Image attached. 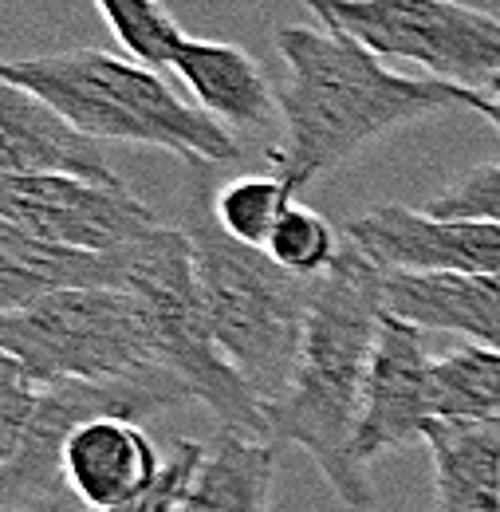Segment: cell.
<instances>
[{"mask_svg": "<svg viewBox=\"0 0 500 512\" xmlns=\"http://www.w3.org/2000/svg\"><path fill=\"white\" fill-rule=\"evenodd\" d=\"M40 406V383L8 355H0V465L16 453Z\"/></svg>", "mask_w": 500, "mask_h": 512, "instance_id": "23", "label": "cell"}, {"mask_svg": "<svg viewBox=\"0 0 500 512\" xmlns=\"http://www.w3.org/2000/svg\"><path fill=\"white\" fill-rule=\"evenodd\" d=\"M323 28L375 56L430 71V79L481 91L500 75V20L457 0H304Z\"/></svg>", "mask_w": 500, "mask_h": 512, "instance_id": "7", "label": "cell"}, {"mask_svg": "<svg viewBox=\"0 0 500 512\" xmlns=\"http://www.w3.org/2000/svg\"><path fill=\"white\" fill-rule=\"evenodd\" d=\"M382 296L398 320L500 351V276L386 272Z\"/></svg>", "mask_w": 500, "mask_h": 512, "instance_id": "13", "label": "cell"}, {"mask_svg": "<svg viewBox=\"0 0 500 512\" xmlns=\"http://www.w3.org/2000/svg\"><path fill=\"white\" fill-rule=\"evenodd\" d=\"M347 241L386 272L500 276V221L434 217L410 205H375L347 225Z\"/></svg>", "mask_w": 500, "mask_h": 512, "instance_id": "10", "label": "cell"}, {"mask_svg": "<svg viewBox=\"0 0 500 512\" xmlns=\"http://www.w3.org/2000/svg\"><path fill=\"white\" fill-rule=\"evenodd\" d=\"M276 52L288 79L276 91L284 142L272 162L296 193L390 130L438 111H481L477 91L398 75L335 28H280Z\"/></svg>", "mask_w": 500, "mask_h": 512, "instance_id": "1", "label": "cell"}, {"mask_svg": "<svg viewBox=\"0 0 500 512\" xmlns=\"http://www.w3.org/2000/svg\"><path fill=\"white\" fill-rule=\"evenodd\" d=\"M0 225L87 253H119L162 229L154 209L126 186L32 174H0Z\"/></svg>", "mask_w": 500, "mask_h": 512, "instance_id": "8", "label": "cell"}, {"mask_svg": "<svg viewBox=\"0 0 500 512\" xmlns=\"http://www.w3.org/2000/svg\"><path fill=\"white\" fill-rule=\"evenodd\" d=\"M477 95H481V111H477V115H485V119L500 130V75L497 79H489Z\"/></svg>", "mask_w": 500, "mask_h": 512, "instance_id": "26", "label": "cell"}, {"mask_svg": "<svg viewBox=\"0 0 500 512\" xmlns=\"http://www.w3.org/2000/svg\"><path fill=\"white\" fill-rule=\"evenodd\" d=\"M201 461H205V446H197V442H178L174 453L166 457V473H162V481H158L146 497L130 501V505H123V509H107V512H174V505L186 497L189 481L197 477Z\"/></svg>", "mask_w": 500, "mask_h": 512, "instance_id": "24", "label": "cell"}, {"mask_svg": "<svg viewBox=\"0 0 500 512\" xmlns=\"http://www.w3.org/2000/svg\"><path fill=\"white\" fill-rule=\"evenodd\" d=\"M426 449L434 461V512H500V426L434 418Z\"/></svg>", "mask_w": 500, "mask_h": 512, "instance_id": "16", "label": "cell"}, {"mask_svg": "<svg viewBox=\"0 0 500 512\" xmlns=\"http://www.w3.org/2000/svg\"><path fill=\"white\" fill-rule=\"evenodd\" d=\"M0 355L16 359L40 386L119 383L162 367L146 304L119 288L52 292L0 320Z\"/></svg>", "mask_w": 500, "mask_h": 512, "instance_id": "6", "label": "cell"}, {"mask_svg": "<svg viewBox=\"0 0 500 512\" xmlns=\"http://www.w3.org/2000/svg\"><path fill=\"white\" fill-rule=\"evenodd\" d=\"M189 213L186 237L213 343L268 410L296 379L319 276H296L264 249L233 241L213 213Z\"/></svg>", "mask_w": 500, "mask_h": 512, "instance_id": "4", "label": "cell"}, {"mask_svg": "<svg viewBox=\"0 0 500 512\" xmlns=\"http://www.w3.org/2000/svg\"><path fill=\"white\" fill-rule=\"evenodd\" d=\"M434 363L430 331L398 316H382L367 402L355 434V461L371 473L382 453L426 442L434 414Z\"/></svg>", "mask_w": 500, "mask_h": 512, "instance_id": "9", "label": "cell"}, {"mask_svg": "<svg viewBox=\"0 0 500 512\" xmlns=\"http://www.w3.org/2000/svg\"><path fill=\"white\" fill-rule=\"evenodd\" d=\"M386 268L359 245L315 280L304 351L288 394L268 406L272 442L300 446L347 509H371V473L355 461V434L367 402L378 327L386 316Z\"/></svg>", "mask_w": 500, "mask_h": 512, "instance_id": "2", "label": "cell"}, {"mask_svg": "<svg viewBox=\"0 0 500 512\" xmlns=\"http://www.w3.org/2000/svg\"><path fill=\"white\" fill-rule=\"evenodd\" d=\"M339 253H343V245L335 241V229L327 225V217L300 205V201L284 213V221L276 225L272 245H268V256L280 268H288L296 276H308V280L323 276L339 260Z\"/></svg>", "mask_w": 500, "mask_h": 512, "instance_id": "21", "label": "cell"}, {"mask_svg": "<svg viewBox=\"0 0 500 512\" xmlns=\"http://www.w3.org/2000/svg\"><path fill=\"white\" fill-rule=\"evenodd\" d=\"M166 473L150 434L130 418H91L63 446V481L87 512L123 509Z\"/></svg>", "mask_w": 500, "mask_h": 512, "instance_id": "12", "label": "cell"}, {"mask_svg": "<svg viewBox=\"0 0 500 512\" xmlns=\"http://www.w3.org/2000/svg\"><path fill=\"white\" fill-rule=\"evenodd\" d=\"M426 213L465 217V221H500V158L465 170L457 182L430 197Z\"/></svg>", "mask_w": 500, "mask_h": 512, "instance_id": "22", "label": "cell"}, {"mask_svg": "<svg viewBox=\"0 0 500 512\" xmlns=\"http://www.w3.org/2000/svg\"><path fill=\"white\" fill-rule=\"evenodd\" d=\"M174 71L189 87L193 103L225 130H256L272 123V111L280 115L272 83L264 79L260 64L237 44L189 36Z\"/></svg>", "mask_w": 500, "mask_h": 512, "instance_id": "15", "label": "cell"}, {"mask_svg": "<svg viewBox=\"0 0 500 512\" xmlns=\"http://www.w3.org/2000/svg\"><path fill=\"white\" fill-rule=\"evenodd\" d=\"M276 457L280 442H249L221 430L174 512H272Z\"/></svg>", "mask_w": 500, "mask_h": 512, "instance_id": "17", "label": "cell"}, {"mask_svg": "<svg viewBox=\"0 0 500 512\" xmlns=\"http://www.w3.org/2000/svg\"><path fill=\"white\" fill-rule=\"evenodd\" d=\"M126 249L87 253V249L48 245L12 225H0V308H4V316L20 312L52 292H75V288L126 292Z\"/></svg>", "mask_w": 500, "mask_h": 512, "instance_id": "14", "label": "cell"}, {"mask_svg": "<svg viewBox=\"0 0 500 512\" xmlns=\"http://www.w3.org/2000/svg\"><path fill=\"white\" fill-rule=\"evenodd\" d=\"M126 292L146 304L158 363L186 383L193 402L209 406L225 434L272 442L264 402L213 343L186 229L162 225L126 249Z\"/></svg>", "mask_w": 500, "mask_h": 512, "instance_id": "5", "label": "cell"}, {"mask_svg": "<svg viewBox=\"0 0 500 512\" xmlns=\"http://www.w3.org/2000/svg\"><path fill=\"white\" fill-rule=\"evenodd\" d=\"M434 414L441 422L500 426V351L461 343L434 363Z\"/></svg>", "mask_w": 500, "mask_h": 512, "instance_id": "18", "label": "cell"}, {"mask_svg": "<svg viewBox=\"0 0 500 512\" xmlns=\"http://www.w3.org/2000/svg\"><path fill=\"white\" fill-rule=\"evenodd\" d=\"M0 170L123 186V178L111 170L107 154L99 150V138L83 134L52 103L12 83L0 87Z\"/></svg>", "mask_w": 500, "mask_h": 512, "instance_id": "11", "label": "cell"}, {"mask_svg": "<svg viewBox=\"0 0 500 512\" xmlns=\"http://www.w3.org/2000/svg\"><path fill=\"white\" fill-rule=\"evenodd\" d=\"M75 509V493L63 489L56 497H44V501H32V505H16V509H4V512H71Z\"/></svg>", "mask_w": 500, "mask_h": 512, "instance_id": "25", "label": "cell"}, {"mask_svg": "<svg viewBox=\"0 0 500 512\" xmlns=\"http://www.w3.org/2000/svg\"><path fill=\"white\" fill-rule=\"evenodd\" d=\"M0 79L40 95L63 119L91 138L138 142L178 154L189 166H221L241 158L233 130L186 103L162 71L134 64L103 48H75L52 56H20L0 67Z\"/></svg>", "mask_w": 500, "mask_h": 512, "instance_id": "3", "label": "cell"}, {"mask_svg": "<svg viewBox=\"0 0 500 512\" xmlns=\"http://www.w3.org/2000/svg\"><path fill=\"white\" fill-rule=\"evenodd\" d=\"M95 4L134 64L150 71H166V67L174 71L189 36L162 0H95Z\"/></svg>", "mask_w": 500, "mask_h": 512, "instance_id": "20", "label": "cell"}, {"mask_svg": "<svg viewBox=\"0 0 500 512\" xmlns=\"http://www.w3.org/2000/svg\"><path fill=\"white\" fill-rule=\"evenodd\" d=\"M292 205H296V190L280 174L276 178L249 174V178H237L225 190H217V197H213V217H217V225L233 241L268 253L272 233H276V225L284 221V213Z\"/></svg>", "mask_w": 500, "mask_h": 512, "instance_id": "19", "label": "cell"}]
</instances>
